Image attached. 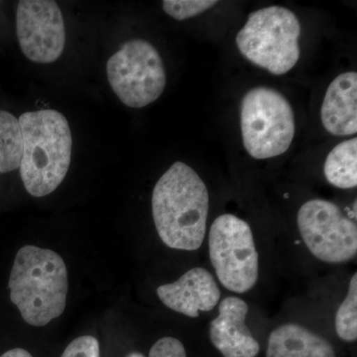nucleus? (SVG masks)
I'll use <instances>...</instances> for the list:
<instances>
[{"label": "nucleus", "mask_w": 357, "mask_h": 357, "mask_svg": "<svg viewBox=\"0 0 357 357\" xmlns=\"http://www.w3.org/2000/svg\"><path fill=\"white\" fill-rule=\"evenodd\" d=\"M241 126L246 151L255 159L285 153L296 132L295 114L287 98L276 89L258 86L243 96Z\"/></svg>", "instance_id": "5"}, {"label": "nucleus", "mask_w": 357, "mask_h": 357, "mask_svg": "<svg viewBox=\"0 0 357 357\" xmlns=\"http://www.w3.org/2000/svg\"><path fill=\"white\" fill-rule=\"evenodd\" d=\"M324 172L328 182L340 189L357 185V138L337 145L326 157Z\"/></svg>", "instance_id": "14"}, {"label": "nucleus", "mask_w": 357, "mask_h": 357, "mask_svg": "<svg viewBox=\"0 0 357 357\" xmlns=\"http://www.w3.org/2000/svg\"><path fill=\"white\" fill-rule=\"evenodd\" d=\"M266 357H337L332 344L296 324L275 328L268 340Z\"/></svg>", "instance_id": "13"}, {"label": "nucleus", "mask_w": 357, "mask_h": 357, "mask_svg": "<svg viewBox=\"0 0 357 357\" xmlns=\"http://www.w3.org/2000/svg\"><path fill=\"white\" fill-rule=\"evenodd\" d=\"M16 33L21 51L32 62L50 64L64 52V18L53 0L18 2Z\"/></svg>", "instance_id": "9"}, {"label": "nucleus", "mask_w": 357, "mask_h": 357, "mask_svg": "<svg viewBox=\"0 0 357 357\" xmlns=\"http://www.w3.org/2000/svg\"><path fill=\"white\" fill-rule=\"evenodd\" d=\"M326 131L335 136L357 132V74L347 72L335 77L326 89L321 109Z\"/></svg>", "instance_id": "12"}, {"label": "nucleus", "mask_w": 357, "mask_h": 357, "mask_svg": "<svg viewBox=\"0 0 357 357\" xmlns=\"http://www.w3.org/2000/svg\"><path fill=\"white\" fill-rule=\"evenodd\" d=\"M126 357H145L143 356L142 354H140V352H132V354H129L128 356Z\"/></svg>", "instance_id": "21"}, {"label": "nucleus", "mask_w": 357, "mask_h": 357, "mask_svg": "<svg viewBox=\"0 0 357 357\" xmlns=\"http://www.w3.org/2000/svg\"><path fill=\"white\" fill-rule=\"evenodd\" d=\"M210 198L198 173L176 162L159 178L152 195V213L160 238L170 248L192 251L206 236Z\"/></svg>", "instance_id": "1"}, {"label": "nucleus", "mask_w": 357, "mask_h": 357, "mask_svg": "<svg viewBox=\"0 0 357 357\" xmlns=\"http://www.w3.org/2000/svg\"><path fill=\"white\" fill-rule=\"evenodd\" d=\"M18 121L23 141L20 176L26 191L37 198L48 196L69 171L73 149L69 122L55 109L25 112Z\"/></svg>", "instance_id": "2"}, {"label": "nucleus", "mask_w": 357, "mask_h": 357, "mask_svg": "<svg viewBox=\"0 0 357 357\" xmlns=\"http://www.w3.org/2000/svg\"><path fill=\"white\" fill-rule=\"evenodd\" d=\"M211 264L227 290L243 294L258 279V252L248 222L234 215H220L208 234Z\"/></svg>", "instance_id": "7"}, {"label": "nucleus", "mask_w": 357, "mask_h": 357, "mask_svg": "<svg viewBox=\"0 0 357 357\" xmlns=\"http://www.w3.org/2000/svg\"><path fill=\"white\" fill-rule=\"evenodd\" d=\"M218 316L211 321V342L223 357H255L260 347L246 326L248 306L241 298L220 302Z\"/></svg>", "instance_id": "11"}, {"label": "nucleus", "mask_w": 357, "mask_h": 357, "mask_svg": "<svg viewBox=\"0 0 357 357\" xmlns=\"http://www.w3.org/2000/svg\"><path fill=\"white\" fill-rule=\"evenodd\" d=\"M335 331L345 342H356L357 338V275L351 277L347 297L338 307L335 316Z\"/></svg>", "instance_id": "16"}, {"label": "nucleus", "mask_w": 357, "mask_h": 357, "mask_svg": "<svg viewBox=\"0 0 357 357\" xmlns=\"http://www.w3.org/2000/svg\"><path fill=\"white\" fill-rule=\"evenodd\" d=\"M218 3L215 0H164V11L174 20H185L208 10Z\"/></svg>", "instance_id": "17"}, {"label": "nucleus", "mask_w": 357, "mask_h": 357, "mask_svg": "<svg viewBox=\"0 0 357 357\" xmlns=\"http://www.w3.org/2000/svg\"><path fill=\"white\" fill-rule=\"evenodd\" d=\"M23 153L22 132L18 119L0 110V173L20 168Z\"/></svg>", "instance_id": "15"}, {"label": "nucleus", "mask_w": 357, "mask_h": 357, "mask_svg": "<svg viewBox=\"0 0 357 357\" xmlns=\"http://www.w3.org/2000/svg\"><path fill=\"white\" fill-rule=\"evenodd\" d=\"M149 357H187L184 345L177 338H160L151 347Z\"/></svg>", "instance_id": "19"}, {"label": "nucleus", "mask_w": 357, "mask_h": 357, "mask_svg": "<svg viewBox=\"0 0 357 357\" xmlns=\"http://www.w3.org/2000/svg\"><path fill=\"white\" fill-rule=\"evenodd\" d=\"M61 357H100V344L96 337L84 335L73 340Z\"/></svg>", "instance_id": "18"}, {"label": "nucleus", "mask_w": 357, "mask_h": 357, "mask_svg": "<svg viewBox=\"0 0 357 357\" xmlns=\"http://www.w3.org/2000/svg\"><path fill=\"white\" fill-rule=\"evenodd\" d=\"M298 229L307 249L326 263H344L356 257L357 229L337 204L311 199L301 206Z\"/></svg>", "instance_id": "8"}, {"label": "nucleus", "mask_w": 357, "mask_h": 357, "mask_svg": "<svg viewBox=\"0 0 357 357\" xmlns=\"http://www.w3.org/2000/svg\"><path fill=\"white\" fill-rule=\"evenodd\" d=\"M0 357H33L31 354L23 349H13L11 351H6Z\"/></svg>", "instance_id": "20"}, {"label": "nucleus", "mask_w": 357, "mask_h": 357, "mask_svg": "<svg viewBox=\"0 0 357 357\" xmlns=\"http://www.w3.org/2000/svg\"><path fill=\"white\" fill-rule=\"evenodd\" d=\"M157 295L169 309L198 318L199 312H210L217 306L220 290L208 270L196 267L174 283L160 286Z\"/></svg>", "instance_id": "10"}, {"label": "nucleus", "mask_w": 357, "mask_h": 357, "mask_svg": "<svg viewBox=\"0 0 357 357\" xmlns=\"http://www.w3.org/2000/svg\"><path fill=\"white\" fill-rule=\"evenodd\" d=\"M107 74L115 95L132 109L154 102L166 86L161 56L153 45L142 39L124 43L107 61Z\"/></svg>", "instance_id": "6"}, {"label": "nucleus", "mask_w": 357, "mask_h": 357, "mask_svg": "<svg viewBox=\"0 0 357 357\" xmlns=\"http://www.w3.org/2000/svg\"><path fill=\"white\" fill-rule=\"evenodd\" d=\"M11 302L26 323L48 325L65 311L68 271L63 258L50 249L26 245L18 250L8 283Z\"/></svg>", "instance_id": "3"}, {"label": "nucleus", "mask_w": 357, "mask_h": 357, "mask_svg": "<svg viewBox=\"0 0 357 357\" xmlns=\"http://www.w3.org/2000/svg\"><path fill=\"white\" fill-rule=\"evenodd\" d=\"M300 21L285 7L255 11L236 36L243 56L276 76L286 74L300 58Z\"/></svg>", "instance_id": "4"}]
</instances>
